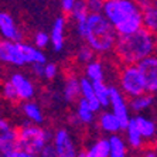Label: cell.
Listing matches in <instances>:
<instances>
[{
  "instance_id": "7a4b0ae2",
  "label": "cell",
  "mask_w": 157,
  "mask_h": 157,
  "mask_svg": "<svg viewBox=\"0 0 157 157\" xmlns=\"http://www.w3.org/2000/svg\"><path fill=\"white\" fill-rule=\"evenodd\" d=\"M117 36L115 26L103 14H89L86 23L84 40L95 52H108L113 50L117 43Z\"/></svg>"
},
{
  "instance_id": "52a82bcc",
  "label": "cell",
  "mask_w": 157,
  "mask_h": 157,
  "mask_svg": "<svg viewBox=\"0 0 157 157\" xmlns=\"http://www.w3.org/2000/svg\"><path fill=\"white\" fill-rule=\"evenodd\" d=\"M17 147V129L11 128L6 119L0 121V157H9Z\"/></svg>"
},
{
  "instance_id": "8992f818",
  "label": "cell",
  "mask_w": 157,
  "mask_h": 157,
  "mask_svg": "<svg viewBox=\"0 0 157 157\" xmlns=\"http://www.w3.org/2000/svg\"><path fill=\"white\" fill-rule=\"evenodd\" d=\"M110 106H112V113L119 119L122 124V129H128L132 117L129 116V103L124 101V96L116 86L110 85Z\"/></svg>"
},
{
  "instance_id": "d4e9b609",
  "label": "cell",
  "mask_w": 157,
  "mask_h": 157,
  "mask_svg": "<svg viewBox=\"0 0 157 157\" xmlns=\"http://www.w3.org/2000/svg\"><path fill=\"white\" fill-rule=\"evenodd\" d=\"M94 84V89H95L96 98L99 99V102L102 105V108L110 105V88L105 84V82H92Z\"/></svg>"
},
{
  "instance_id": "8fae6325",
  "label": "cell",
  "mask_w": 157,
  "mask_h": 157,
  "mask_svg": "<svg viewBox=\"0 0 157 157\" xmlns=\"http://www.w3.org/2000/svg\"><path fill=\"white\" fill-rule=\"evenodd\" d=\"M139 9L143 13V27L151 34H157V6L156 2L150 0H140L136 2Z\"/></svg>"
},
{
  "instance_id": "83f0119b",
  "label": "cell",
  "mask_w": 157,
  "mask_h": 157,
  "mask_svg": "<svg viewBox=\"0 0 157 157\" xmlns=\"http://www.w3.org/2000/svg\"><path fill=\"white\" fill-rule=\"evenodd\" d=\"M96 157H110V142L109 139H99L92 146Z\"/></svg>"
},
{
  "instance_id": "4316f807",
  "label": "cell",
  "mask_w": 157,
  "mask_h": 157,
  "mask_svg": "<svg viewBox=\"0 0 157 157\" xmlns=\"http://www.w3.org/2000/svg\"><path fill=\"white\" fill-rule=\"evenodd\" d=\"M110 157H126V144L117 135L110 136Z\"/></svg>"
},
{
  "instance_id": "d590c367",
  "label": "cell",
  "mask_w": 157,
  "mask_h": 157,
  "mask_svg": "<svg viewBox=\"0 0 157 157\" xmlns=\"http://www.w3.org/2000/svg\"><path fill=\"white\" fill-rule=\"evenodd\" d=\"M31 70H33V74L36 77L43 78L44 74H45V64H33Z\"/></svg>"
},
{
  "instance_id": "d6a6232c",
  "label": "cell",
  "mask_w": 157,
  "mask_h": 157,
  "mask_svg": "<svg viewBox=\"0 0 157 157\" xmlns=\"http://www.w3.org/2000/svg\"><path fill=\"white\" fill-rule=\"evenodd\" d=\"M58 74V67L55 65L54 62H48L45 64V74H44V78L47 79H54Z\"/></svg>"
},
{
  "instance_id": "5b68a950",
  "label": "cell",
  "mask_w": 157,
  "mask_h": 157,
  "mask_svg": "<svg viewBox=\"0 0 157 157\" xmlns=\"http://www.w3.org/2000/svg\"><path fill=\"white\" fill-rule=\"evenodd\" d=\"M119 84L124 95H128L129 99L140 96L146 94V85L140 74L137 65H129L124 67L119 74Z\"/></svg>"
},
{
  "instance_id": "d6986e66",
  "label": "cell",
  "mask_w": 157,
  "mask_h": 157,
  "mask_svg": "<svg viewBox=\"0 0 157 157\" xmlns=\"http://www.w3.org/2000/svg\"><path fill=\"white\" fill-rule=\"evenodd\" d=\"M153 103H154V96L151 94H149V92H146V94H143L140 96H136V98L129 99V108L136 113L149 109Z\"/></svg>"
},
{
  "instance_id": "44dd1931",
  "label": "cell",
  "mask_w": 157,
  "mask_h": 157,
  "mask_svg": "<svg viewBox=\"0 0 157 157\" xmlns=\"http://www.w3.org/2000/svg\"><path fill=\"white\" fill-rule=\"evenodd\" d=\"M136 123H137V128H139L140 135L143 136V139H153L157 133V128L156 123L153 121H150L149 117L144 116H136Z\"/></svg>"
},
{
  "instance_id": "9c48e42d",
  "label": "cell",
  "mask_w": 157,
  "mask_h": 157,
  "mask_svg": "<svg viewBox=\"0 0 157 157\" xmlns=\"http://www.w3.org/2000/svg\"><path fill=\"white\" fill-rule=\"evenodd\" d=\"M20 44L21 43H11L7 40H2L0 41V59L14 67H24L26 59L23 57Z\"/></svg>"
},
{
  "instance_id": "f1b7e54d",
  "label": "cell",
  "mask_w": 157,
  "mask_h": 157,
  "mask_svg": "<svg viewBox=\"0 0 157 157\" xmlns=\"http://www.w3.org/2000/svg\"><path fill=\"white\" fill-rule=\"evenodd\" d=\"M94 55H95V51L92 50L89 45H85V47H81L77 52V58L79 62L82 64H91L94 62Z\"/></svg>"
},
{
  "instance_id": "4fadbf2b",
  "label": "cell",
  "mask_w": 157,
  "mask_h": 157,
  "mask_svg": "<svg viewBox=\"0 0 157 157\" xmlns=\"http://www.w3.org/2000/svg\"><path fill=\"white\" fill-rule=\"evenodd\" d=\"M116 29V33L119 37L122 36H130V34H135L137 31H140L143 27V13L142 10L136 11L135 14H132L129 18H126L123 23H121Z\"/></svg>"
},
{
  "instance_id": "e0dca14e",
  "label": "cell",
  "mask_w": 157,
  "mask_h": 157,
  "mask_svg": "<svg viewBox=\"0 0 157 157\" xmlns=\"http://www.w3.org/2000/svg\"><path fill=\"white\" fill-rule=\"evenodd\" d=\"M20 47H21V52H23L24 59H26V64H31L33 65V64H45L47 62L45 55L37 47H33V45L26 44V43H21Z\"/></svg>"
},
{
  "instance_id": "2e32d148",
  "label": "cell",
  "mask_w": 157,
  "mask_h": 157,
  "mask_svg": "<svg viewBox=\"0 0 157 157\" xmlns=\"http://www.w3.org/2000/svg\"><path fill=\"white\" fill-rule=\"evenodd\" d=\"M64 30H65V18L57 17L54 20V24L51 27V44L54 51H61L64 47Z\"/></svg>"
},
{
  "instance_id": "7402d4cb",
  "label": "cell",
  "mask_w": 157,
  "mask_h": 157,
  "mask_svg": "<svg viewBox=\"0 0 157 157\" xmlns=\"http://www.w3.org/2000/svg\"><path fill=\"white\" fill-rule=\"evenodd\" d=\"M126 137H128V142H129V144H130L132 149H140V147H142L143 136L140 135L135 117H132L130 119V123H129L128 129H126Z\"/></svg>"
},
{
  "instance_id": "277c9868",
  "label": "cell",
  "mask_w": 157,
  "mask_h": 157,
  "mask_svg": "<svg viewBox=\"0 0 157 157\" xmlns=\"http://www.w3.org/2000/svg\"><path fill=\"white\" fill-rule=\"evenodd\" d=\"M139 6L136 2L130 0H106L103 6V16L110 21V24L117 27L129 18L136 11H139Z\"/></svg>"
},
{
  "instance_id": "7c38bea8",
  "label": "cell",
  "mask_w": 157,
  "mask_h": 157,
  "mask_svg": "<svg viewBox=\"0 0 157 157\" xmlns=\"http://www.w3.org/2000/svg\"><path fill=\"white\" fill-rule=\"evenodd\" d=\"M0 31L3 34L4 40L11 43H23V33L17 29L14 18L6 11L0 13Z\"/></svg>"
},
{
  "instance_id": "3957f363",
  "label": "cell",
  "mask_w": 157,
  "mask_h": 157,
  "mask_svg": "<svg viewBox=\"0 0 157 157\" xmlns=\"http://www.w3.org/2000/svg\"><path fill=\"white\" fill-rule=\"evenodd\" d=\"M51 135L48 130L40 128L38 124L24 123L20 129H17V147L21 151L29 154L40 156L43 149L48 144Z\"/></svg>"
},
{
  "instance_id": "60d3db41",
  "label": "cell",
  "mask_w": 157,
  "mask_h": 157,
  "mask_svg": "<svg viewBox=\"0 0 157 157\" xmlns=\"http://www.w3.org/2000/svg\"><path fill=\"white\" fill-rule=\"evenodd\" d=\"M156 6H157V0H156Z\"/></svg>"
},
{
  "instance_id": "74e56055",
  "label": "cell",
  "mask_w": 157,
  "mask_h": 157,
  "mask_svg": "<svg viewBox=\"0 0 157 157\" xmlns=\"http://www.w3.org/2000/svg\"><path fill=\"white\" fill-rule=\"evenodd\" d=\"M85 157H96V154H95V151L92 150V147L89 150H85Z\"/></svg>"
},
{
  "instance_id": "f546056e",
  "label": "cell",
  "mask_w": 157,
  "mask_h": 157,
  "mask_svg": "<svg viewBox=\"0 0 157 157\" xmlns=\"http://www.w3.org/2000/svg\"><path fill=\"white\" fill-rule=\"evenodd\" d=\"M3 96H4V99H7L10 102H17L18 99H20V96L17 94V89L10 82V79L6 81L3 84Z\"/></svg>"
},
{
  "instance_id": "603a6c76",
  "label": "cell",
  "mask_w": 157,
  "mask_h": 157,
  "mask_svg": "<svg viewBox=\"0 0 157 157\" xmlns=\"http://www.w3.org/2000/svg\"><path fill=\"white\" fill-rule=\"evenodd\" d=\"M85 75L91 82H102L105 72H103V67L99 61H94L91 64H88L85 68Z\"/></svg>"
},
{
  "instance_id": "ba28073f",
  "label": "cell",
  "mask_w": 157,
  "mask_h": 157,
  "mask_svg": "<svg viewBox=\"0 0 157 157\" xmlns=\"http://www.w3.org/2000/svg\"><path fill=\"white\" fill-rule=\"evenodd\" d=\"M140 74L146 85V91L149 94H157V55L153 54L137 64Z\"/></svg>"
},
{
  "instance_id": "ffe728a7",
  "label": "cell",
  "mask_w": 157,
  "mask_h": 157,
  "mask_svg": "<svg viewBox=\"0 0 157 157\" xmlns=\"http://www.w3.org/2000/svg\"><path fill=\"white\" fill-rule=\"evenodd\" d=\"M99 124L108 133H117L122 129V124L116 116L112 112H105L99 117Z\"/></svg>"
},
{
  "instance_id": "f35d334b",
  "label": "cell",
  "mask_w": 157,
  "mask_h": 157,
  "mask_svg": "<svg viewBox=\"0 0 157 157\" xmlns=\"http://www.w3.org/2000/svg\"><path fill=\"white\" fill-rule=\"evenodd\" d=\"M144 157H157V154L154 151H149V153L144 154Z\"/></svg>"
},
{
  "instance_id": "ab89813d",
  "label": "cell",
  "mask_w": 157,
  "mask_h": 157,
  "mask_svg": "<svg viewBox=\"0 0 157 157\" xmlns=\"http://www.w3.org/2000/svg\"><path fill=\"white\" fill-rule=\"evenodd\" d=\"M78 157H85V150L79 151V153H78Z\"/></svg>"
},
{
  "instance_id": "cb8c5ba5",
  "label": "cell",
  "mask_w": 157,
  "mask_h": 157,
  "mask_svg": "<svg viewBox=\"0 0 157 157\" xmlns=\"http://www.w3.org/2000/svg\"><path fill=\"white\" fill-rule=\"evenodd\" d=\"M23 112L29 117L30 122H33V123H36V124L43 123V121H44L43 112H41V109L38 108V105H36L34 102L24 103V105H23Z\"/></svg>"
},
{
  "instance_id": "4dcf8cb0",
  "label": "cell",
  "mask_w": 157,
  "mask_h": 157,
  "mask_svg": "<svg viewBox=\"0 0 157 157\" xmlns=\"http://www.w3.org/2000/svg\"><path fill=\"white\" fill-rule=\"evenodd\" d=\"M48 43H51V37L48 36L47 33H44V31H38V33L34 36V44H36V47L38 48V50L45 48L48 45Z\"/></svg>"
},
{
  "instance_id": "e575fe53",
  "label": "cell",
  "mask_w": 157,
  "mask_h": 157,
  "mask_svg": "<svg viewBox=\"0 0 157 157\" xmlns=\"http://www.w3.org/2000/svg\"><path fill=\"white\" fill-rule=\"evenodd\" d=\"M75 0H62L61 2V9L64 13H68V14H72L74 9H75Z\"/></svg>"
},
{
  "instance_id": "484cf974",
  "label": "cell",
  "mask_w": 157,
  "mask_h": 157,
  "mask_svg": "<svg viewBox=\"0 0 157 157\" xmlns=\"http://www.w3.org/2000/svg\"><path fill=\"white\" fill-rule=\"evenodd\" d=\"M77 116L79 117V121L82 123H91L94 121V112H92L91 106L88 105V102L84 98H81L78 101L77 106Z\"/></svg>"
},
{
  "instance_id": "30bf717a",
  "label": "cell",
  "mask_w": 157,
  "mask_h": 157,
  "mask_svg": "<svg viewBox=\"0 0 157 157\" xmlns=\"http://www.w3.org/2000/svg\"><path fill=\"white\" fill-rule=\"evenodd\" d=\"M54 147L58 157H78L72 137L65 129H58L54 136Z\"/></svg>"
},
{
  "instance_id": "836d02e7",
  "label": "cell",
  "mask_w": 157,
  "mask_h": 157,
  "mask_svg": "<svg viewBox=\"0 0 157 157\" xmlns=\"http://www.w3.org/2000/svg\"><path fill=\"white\" fill-rule=\"evenodd\" d=\"M40 157H58L54 144H50V143H48L47 146L43 149V151L40 153Z\"/></svg>"
},
{
  "instance_id": "6da1fadb",
  "label": "cell",
  "mask_w": 157,
  "mask_h": 157,
  "mask_svg": "<svg viewBox=\"0 0 157 157\" xmlns=\"http://www.w3.org/2000/svg\"><path fill=\"white\" fill-rule=\"evenodd\" d=\"M157 45V38L154 34L142 29L140 31L130 36H122L117 38L113 51L119 61L124 67L137 65L143 59L153 55Z\"/></svg>"
},
{
  "instance_id": "5bb4252c",
  "label": "cell",
  "mask_w": 157,
  "mask_h": 157,
  "mask_svg": "<svg viewBox=\"0 0 157 157\" xmlns=\"http://www.w3.org/2000/svg\"><path fill=\"white\" fill-rule=\"evenodd\" d=\"M10 82L16 86L20 99H23V101H29V99H31L34 96V92L36 91H34L33 82L27 79L23 74H20V72L11 74Z\"/></svg>"
},
{
  "instance_id": "1f68e13d",
  "label": "cell",
  "mask_w": 157,
  "mask_h": 157,
  "mask_svg": "<svg viewBox=\"0 0 157 157\" xmlns=\"http://www.w3.org/2000/svg\"><path fill=\"white\" fill-rule=\"evenodd\" d=\"M88 10L91 14H103V6L105 2L102 0H88Z\"/></svg>"
},
{
  "instance_id": "ac0fdd59",
  "label": "cell",
  "mask_w": 157,
  "mask_h": 157,
  "mask_svg": "<svg viewBox=\"0 0 157 157\" xmlns=\"http://www.w3.org/2000/svg\"><path fill=\"white\" fill-rule=\"evenodd\" d=\"M64 99H65L67 102H74V101H77L81 95H82V92H81V79L75 77H68L65 81V84H64ZM79 101V99H78Z\"/></svg>"
},
{
  "instance_id": "9a60e30c",
  "label": "cell",
  "mask_w": 157,
  "mask_h": 157,
  "mask_svg": "<svg viewBox=\"0 0 157 157\" xmlns=\"http://www.w3.org/2000/svg\"><path fill=\"white\" fill-rule=\"evenodd\" d=\"M81 92H82V98L88 102V105L91 106V109L94 113L98 112V110L102 108L99 99L96 98L95 89H94V84H92L88 78H81Z\"/></svg>"
},
{
  "instance_id": "8d00e7d4",
  "label": "cell",
  "mask_w": 157,
  "mask_h": 157,
  "mask_svg": "<svg viewBox=\"0 0 157 157\" xmlns=\"http://www.w3.org/2000/svg\"><path fill=\"white\" fill-rule=\"evenodd\" d=\"M9 157H38V156L29 154V153H26V151H21V150H16L14 153H11Z\"/></svg>"
}]
</instances>
